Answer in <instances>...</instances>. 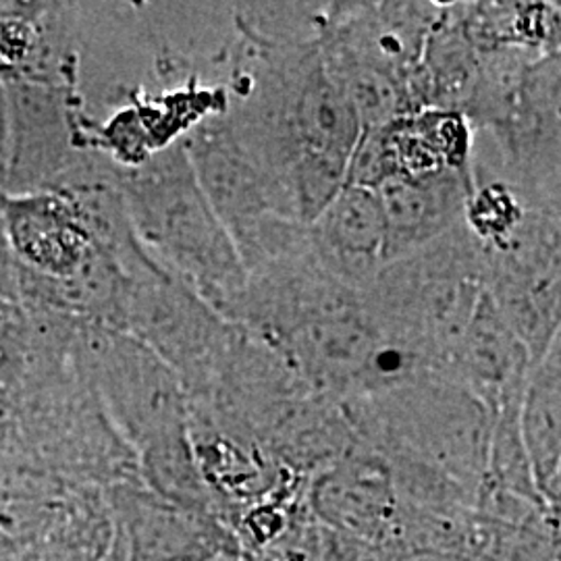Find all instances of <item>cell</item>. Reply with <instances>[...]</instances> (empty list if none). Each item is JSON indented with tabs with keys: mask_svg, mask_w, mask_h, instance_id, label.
<instances>
[{
	"mask_svg": "<svg viewBox=\"0 0 561 561\" xmlns=\"http://www.w3.org/2000/svg\"><path fill=\"white\" fill-rule=\"evenodd\" d=\"M83 354L102 405L138 461L140 481L164 500L219 520L190 442V403L178 375L141 341L88 324Z\"/></svg>",
	"mask_w": 561,
	"mask_h": 561,
	"instance_id": "3",
	"label": "cell"
},
{
	"mask_svg": "<svg viewBox=\"0 0 561 561\" xmlns=\"http://www.w3.org/2000/svg\"><path fill=\"white\" fill-rule=\"evenodd\" d=\"M377 192L387 229V262L398 261L460 227L472 192L470 167L387 181Z\"/></svg>",
	"mask_w": 561,
	"mask_h": 561,
	"instance_id": "15",
	"label": "cell"
},
{
	"mask_svg": "<svg viewBox=\"0 0 561 561\" xmlns=\"http://www.w3.org/2000/svg\"><path fill=\"white\" fill-rule=\"evenodd\" d=\"M520 437L542 503L561 507V340L537 362L522 389Z\"/></svg>",
	"mask_w": 561,
	"mask_h": 561,
	"instance_id": "17",
	"label": "cell"
},
{
	"mask_svg": "<svg viewBox=\"0 0 561 561\" xmlns=\"http://www.w3.org/2000/svg\"><path fill=\"white\" fill-rule=\"evenodd\" d=\"M439 11L442 2H327L322 60L360 131L412 111L410 80Z\"/></svg>",
	"mask_w": 561,
	"mask_h": 561,
	"instance_id": "7",
	"label": "cell"
},
{
	"mask_svg": "<svg viewBox=\"0 0 561 561\" xmlns=\"http://www.w3.org/2000/svg\"><path fill=\"white\" fill-rule=\"evenodd\" d=\"M533 366L526 345L484 291L442 377L477 396L495 414L505 403L520 400Z\"/></svg>",
	"mask_w": 561,
	"mask_h": 561,
	"instance_id": "14",
	"label": "cell"
},
{
	"mask_svg": "<svg viewBox=\"0 0 561 561\" xmlns=\"http://www.w3.org/2000/svg\"><path fill=\"white\" fill-rule=\"evenodd\" d=\"M482 256L486 296L537 364L561 340V206L533 208Z\"/></svg>",
	"mask_w": 561,
	"mask_h": 561,
	"instance_id": "8",
	"label": "cell"
},
{
	"mask_svg": "<svg viewBox=\"0 0 561 561\" xmlns=\"http://www.w3.org/2000/svg\"><path fill=\"white\" fill-rule=\"evenodd\" d=\"M310 252L335 279L366 289L387 264V229L377 190L343 185L308 225Z\"/></svg>",
	"mask_w": 561,
	"mask_h": 561,
	"instance_id": "13",
	"label": "cell"
},
{
	"mask_svg": "<svg viewBox=\"0 0 561 561\" xmlns=\"http://www.w3.org/2000/svg\"><path fill=\"white\" fill-rule=\"evenodd\" d=\"M106 561H121L119 556L113 551V547H111V551H108V558H106Z\"/></svg>",
	"mask_w": 561,
	"mask_h": 561,
	"instance_id": "24",
	"label": "cell"
},
{
	"mask_svg": "<svg viewBox=\"0 0 561 561\" xmlns=\"http://www.w3.org/2000/svg\"><path fill=\"white\" fill-rule=\"evenodd\" d=\"M11 164V115H9V96L4 83H0V194L7 192Z\"/></svg>",
	"mask_w": 561,
	"mask_h": 561,
	"instance_id": "22",
	"label": "cell"
},
{
	"mask_svg": "<svg viewBox=\"0 0 561 561\" xmlns=\"http://www.w3.org/2000/svg\"><path fill=\"white\" fill-rule=\"evenodd\" d=\"M472 141L474 129L461 113L414 111L360 131L345 183L379 190L387 181L400 178L468 169Z\"/></svg>",
	"mask_w": 561,
	"mask_h": 561,
	"instance_id": "11",
	"label": "cell"
},
{
	"mask_svg": "<svg viewBox=\"0 0 561 561\" xmlns=\"http://www.w3.org/2000/svg\"><path fill=\"white\" fill-rule=\"evenodd\" d=\"M67 489L0 460V561H18L53 518Z\"/></svg>",
	"mask_w": 561,
	"mask_h": 561,
	"instance_id": "19",
	"label": "cell"
},
{
	"mask_svg": "<svg viewBox=\"0 0 561 561\" xmlns=\"http://www.w3.org/2000/svg\"><path fill=\"white\" fill-rule=\"evenodd\" d=\"M358 442L387 463H408L479 500L495 414L477 396L437 375H419L343 401Z\"/></svg>",
	"mask_w": 561,
	"mask_h": 561,
	"instance_id": "5",
	"label": "cell"
},
{
	"mask_svg": "<svg viewBox=\"0 0 561 561\" xmlns=\"http://www.w3.org/2000/svg\"><path fill=\"white\" fill-rule=\"evenodd\" d=\"M0 460L20 463V445L9 393L0 387Z\"/></svg>",
	"mask_w": 561,
	"mask_h": 561,
	"instance_id": "20",
	"label": "cell"
},
{
	"mask_svg": "<svg viewBox=\"0 0 561 561\" xmlns=\"http://www.w3.org/2000/svg\"><path fill=\"white\" fill-rule=\"evenodd\" d=\"M306 503L312 518L327 530L385 551L396 545L400 497L387 463L362 443L308 482Z\"/></svg>",
	"mask_w": 561,
	"mask_h": 561,
	"instance_id": "12",
	"label": "cell"
},
{
	"mask_svg": "<svg viewBox=\"0 0 561 561\" xmlns=\"http://www.w3.org/2000/svg\"><path fill=\"white\" fill-rule=\"evenodd\" d=\"M236 23L240 53L219 115L241 150L310 225L343 187L360 125L324 67L321 38L262 36L238 13Z\"/></svg>",
	"mask_w": 561,
	"mask_h": 561,
	"instance_id": "1",
	"label": "cell"
},
{
	"mask_svg": "<svg viewBox=\"0 0 561 561\" xmlns=\"http://www.w3.org/2000/svg\"><path fill=\"white\" fill-rule=\"evenodd\" d=\"M113 520L101 489H67L41 537L18 561H106Z\"/></svg>",
	"mask_w": 561,
	"mask_h": 561,
	"instance_id": "18",
	"label": "cell"
},
{
	"mask_svg": "<svg viewBox=\"0 0 561 561\" xmlns=\"http://www.w3.org/2000/svg\"><path fill=\"white\" fill-rule=\"evenodd\" d=\"M113 520V551L121 561H222L240 558L236 537L222 522L181 507L127 481L104 489Z\"/></svg>",
	"mask_w": 561,
	"mask_h": 561,
	"instance_id": "10",
	"label": "cell"
},
{
	"mask_svg": "<svg viewBox=\"0 0 561 561\" xmlns=\"http://www.w3.org/2000/svg\"><path fill=\"white\" fill-rule=\"evenodd\" d=\"M222 561H241L240 558H231V560H222Z\"/></svg>",
	"mask_w": 561,
	"mask_h": 561,
	"instance_id": "25",
	"label": "cell"
},
{
	"mask_svg": "<svg viewBox=\"0 0 561 561\" xmlns=\"http://www.w3.org/2000/svg\"><path fill=\"white\" fill-rule=\"evenodd\" d=\"M71 55V2L0 0V83L62 85Z\"/></svg>",
	"mask_w": 561,
	"mask_h": 561,
	"instance_id": "16",
	"label": "cell"
},
{
	"mask_svg": "<svg viewBox=\"0 0 561 561\" xmlns=\"http://www.w3.org/2000/svg\"><path fill=\"white\" fill-rule=\"evenodd\" d=\"M4 88L11 115V164L4 196L57 190L96 159H104L83 148L80 113L65 88L27 81Z\"/></svg>",
	"mask_w": 561,
	"mask_h": 561,
	"instance_id": "9",
	"label": "cell"
},
{
	"mask_svg": "<svg viewBox=\"0 0 561 561\" xmlns=\"http://www.w3.org/2000/svg\"><path fill=\"white\" fill-rule=\"evenodd\" d=\"M229 322L271 345L317 393L340 403L426 375L382 337L362 291L331 277L310 250L248 273Z\"/></svg>",
	"mask_w": 561,
	"mask_h": 561,
	"instance_id": "2",
	"label": "cell"
},
{
	"mask_svg": "<svg viewBox=\"0 0 561 561\" xmlns=\"http://www.w3.org/2000/svg\"><path fill=\"white\" fill-rule=\"evenodd\" d=\"M119 187L146 254L229 321L248 271L206 198L183 141L136 169H119Z\"/></svg>",
	"mask_w": 561,
	"mask_h": 561,
	"instance_id": "4",
	"label": "cell"
},
{
	"mask_svg": "<svg viewBox=\"0 0 561 561\" xmlns=\"http://www.w3.org/2000/svg\"><path fill=\"white\" fill-rule=\"evenodd\" d=\"M484 294L481 243L461 222L421 250L387 262L362 289V300L382 337L442 377Z\"/></svg>",
	"mask_w": 561,
	"mask_h": 561,
	"instance_id": "6",
	"label": "cell"
},
{
	"mask_svg": "<svg viewBox=\"0 0 561 561\" xmlns=\"http://www.w3.org/2000/svg\"><path fill=\"white\" fill-rule=\"evenodd\" d=\"M387 561H472L433 549H403V551H387Z\"/></svg>",
	"mask_w": 561,
	"mask_h": 561,
	"instance_id": "23",
	"label": "cell"
},
{
	"mask_svg": "<svg viewBox=\"0 0 561 561\" xmlns=\"http://www.w3.org/2000/svg\"><path fill=\"white\" fill-rule=\"evenodd\" d=\"M472 561H489V560H484V558H477V560H472Z\"/></svg>",
	"mask_w": 561,
	"mask_h": 561,
	"instance_id": "26",
	"label": "cell"
},
{
	"mask_svg": "<svg viewBox=\"0 0 561 561\" xmlns=\"http://www.w3.org/2000/svg\"><path fill=\"white\" fill-rule=\"evenodd\" d=\"M20 275L13 252L9 248L4 221H2V194H0V298L2 296H20Z\"/></svg>",
	"mask_w": 561,
	"mask_h": 561,
	"instance_id": "21",
	"label": "cell"
}]
</instances>
